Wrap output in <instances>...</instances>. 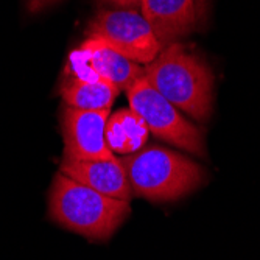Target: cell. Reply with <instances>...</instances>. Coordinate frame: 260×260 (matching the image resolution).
Returning <instances> with one entry per match:
<instances>
[{
    "label": "cell",
    "instance_id": "5b68a950",
    "mask_svg": "<svg viewBox=\"0 0 260 260\" xmlns=\"http://www.w3.org/2000/svg\"><path fill=\"white\" fill-rule=\"evenodd\" d=\"M86 36L145 66L162 50L150 23L136 8H108L99 11L87 25Z\"/></svg>",
    "mask_w": 260,
    "mask_h": 260
},
{
    "label": "cell",
    "instance_id": "3957f363",
    "mask_svg": "<svg viewBox=\"0 0 260 260\" xmlns=\"http://www.w3.org/2000/svg\"><path fill=\"white\" fill-rule=\"evenodd\" d=\"M120 160L133 195L153 203L176 201L197 190L206 179V173L198 164L156 145L123 156Z\"/></svg>",
    "mask_w": 260,
    "mask_h": 260
},
{
    "label": "cell",
    "instance_id": "6da1fadb",
    "mask_svg": "<svg viewBox=\"0 0 260 260\" xmlns=\"http://www.w3.org/2000/svg\"><path fill=\"white\" fill-rule=\"evenodd\" d=\"M144 78L178 109L206 122L214 102V75L203 58L179 42L162 47L144 67Z\"/></svg>",
    "mask_w": 260,
    "mask_h": 260
},
{
    "label": "cell",
    "instance_id": "ba28073f",
    "mask_svg": "<svg viewBox=\"0 0 260 260\" xmlns=\"http://www.w3.org/2000/svg\"><path fill=\"white\" fill-rule=\"evenodd\" d=\"M207 0H142L139 8L162 47L193 33L204 19Z\"/></svg>",
    "mask_w": 260,
    "mask_h": 260
},
{
    "label": "cell",
    "instance_id": "4fadbf2b",
    "mask_svg": "<svg viewBox=\"0 0 260 260\" xmlns=\"http://www.w3.org/2000/svg\"><path fill=\"white\" fill-rule=\"evenodd\" d=\"M100 2L112 5L115 8H136L140 5L142 0H100Z\"/></svg>",
    "mask_w": 260,
    "mask_h": 260
},
{
    "label": "cell",
    "instance_id": "9c48e42d",
    "mask_svg": "<svg viewBox=\"0 0 260 260\" xmlns=\"http://www.w3.org/2000/svg\"><path fill=\"white\" fill-rule=\"evenodd\" d=\"M61 173L86 187L111 198L129 201L133 190L120 159L108 160H69L62 159Z\"/></svg>",
    "mask_w": 260,
    "mask_h": 260
},
{
    "label": "cell",
    "instance_id": "277c9868",
    "mask_svg": "<svg viewBox=\"0 0 260 260\" xmlns=\"http://www.w3.org/2000/svg\"><path fill=\"white\" fill-rule=\"evenodd\" d=\"M129 109H133L148 126V131L164 142L197 156L206 154L204 136L188 122L167 99L144 78L134 81L126 90Z\"/></svg>",
    "mask_w": 260,
    "mask_h": 260
},
{
    "label": "cell",
    "instance_id": "7a4b0ae2",
    "mask_svg": "<svg viewBox=\"0 0 260 260\" xmlns=\"http://www.w3.org/2000/svg\"><path fill=\"white\" fill-rule=\"evenodd\" d=\"M129 201L99 193L58 173L49 195V217L67 231L105 242L129 215Z\"/></svg>",
    "mask_w": 260,
    "mask_h": 260
},
{
    "label": "cell",
    "instance_id": "7c38bea8",
    "mask_svg": "<svg viewBox=\"0 0 260 260\" xmlns=\"http://www.w3.org/2000/svg\"><path fill=\"white\" fill-rule=\"evenodd\" d=\"M59 0H25L27 4V10L30 13H39L49 7H53L55 4H58Z\"/></svg>",
    "mask_w": 260,
    "mask_h": 260
},
{
    "label": "cell",
    "instance_id": "8992f818",
    "mask_svg": "<svg viewBox=\"0 0 260 260\" xmlns=\"http://www.w3.org/2000/svg\"><path fill=\"white\" fill-rule=\"evenodd\" d=\"M66 72L70 78L102 81L126 90L144 77V67L99 41L86 39L80 49L70 53Z\"/></svg>",
    "mask_w": 260,
    "mask_h": 260
},
{
    "label": "cell",
    "instance_id": "30bf717a",
    "mask_svg": "<svg viewBox=\"0 0 260 260\" xmlns=\"http://www.w3.org/2000/svg\"><path fill=\"white\" fill-rule=\"evenodd\" d=\"M148 126L133 109H119L109 115L105 128V139L115 154L128 156L137 153L147 144Z\"/></svg>",
    "mask_w": 260,
    "mask_h": 260
},
{
    "label": "cell",
    "instance_id": "52a82bcc",
    "mask_svg": "<svg viewBox=\"0 0 260 260\" xmlns=\"http://www.w3.org/2000/svg\"><path fill=\"white\" fill-rule=\"evenodd\" d=\"M109 115L111 109L84 111L66 106L62 114L64 159L108 160L115 157L105 139Z\"/></svg>",
    "mask_w": 260,
    "mask_h": 260
},
{
    "label": "cell",
    "instance_id": "8fae6325",
    "mask_svg": "<svg viewBox=\"0 0 260 260\" xmlns=\"http://www.w3.org/2000/svg\"><path fill=\"white\" fill-rule=\"evenodd\" d=\"M59 93L66 106L84 111H102L111 109L120 90L108 83L84 81L67 77L61 84Z\"/></svg>",
    "mask_w": 260,
    "mask_h": 260
}]
</instances>
